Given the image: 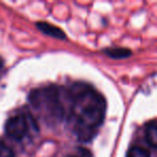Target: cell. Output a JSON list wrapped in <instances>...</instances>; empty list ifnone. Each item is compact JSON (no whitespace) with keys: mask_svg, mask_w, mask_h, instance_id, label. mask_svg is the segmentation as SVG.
<instances>
[{"mask_svg":"<svg viewBox=\"0 0 157 157\" xmlns=\"http://www.w3.org/2000/svg\"><path fill=\"white\" fill-rule=\"evenodd\" d=\"M105 115V98L90 87L80 88L72 98L71 118L78 137L90 139Z\"/></svg>","mask_w":157,"mask_h":157,"instance_id":"cell-1","label":"cell"},{"mask_svg":"<svg viewBox=\"0 0 157 157\" xmlns=\"http://www.w3.org/2000/svg\"><path fill=\"white\" fill-rule=\"evenodd\" d=\"M5 131L8 137L13 140H22L28 132V123L24 115L11 116L7 121L5 126Z\"/></svg>","mask_w":157,"mask_h":157,"instance_id":"cell-2","label":"cell"},{"mask_svg":"<svg viewBox=\"0 0 157 157\" xmlns=\"http://www.w3.org/2000/svg\"><path fill=\"white\" fill-rule=\"evenodd\" d=\"M37 27L43 33H45V35H48V36H51V37L57 38V39H65L66 38L65 33H63L60 28H58L57 26H54V25L48 24V23L39 22V23H37Z\"/></svg>","mask_w":157,"mask_h":157,"instance_id":"cell-3","label":"cell"},{"mask_svg":"<svg viewBox=\"0 0 157 157\" xmlns=\"http://www.w3.org/2000/svg\"><path fill=\"white\" fill-rule=\"evenodd\" d=\"M145 138L151 146L157 148V123H151L146 127Z\"/></svg>","mask_w":157,"mask_h":157,"instance_id":"cell-4","label":"cell"},{"mask_svg":"<svg viewBox=\"0 0 157 157\" xmlns=\"http://www.w3.org/2000/svg\"><path fill=\"white\" fill-rule=\"evenodd\" d=\"M105 53L107 55H109L110 57H113V58H125V57H128L131 54V52L129 50L122 48H107V50H105Z\"/></svg>","mask_w":157,"mask_h":157,"instance_id":"cell-5","label":"cell"},{"mask_svg":"<svg viewBox=\"0 0 157 157\" xmlns=\"http://www.w3.org/2000/svg\"><path fill=\"white\" fill-rule=\"evenodd\" d=\"M126 157H151L150 152L141 146H132L127 152Z\"/></svg>","mask_w":157,"mask_h":157,"instance_id":"cell-6","label":"cell"},{"mask_svg":"<svg viewBox=\"0 0 157 157\" xmlns=\"http://www.w3.org/2000/svg\"><path fill=\"white\" fill-rule=\"evenodd\" d=\"M0 157H15L12 148H10L5 142H0Z\"/></svg>","mask_w":157,"mask_h":157,"instance_id":"cell-7","label":"cell"},{"mask_svg":"<svg viewBox=\"0 0 157 157\" xmlns=\"http://www.w3.org/2000/svg\"><path fill=\"white\" fill-rule=\"evenodd\" d=\"M69 157H93L92 154H90V152H88L87 150H84V148H80V150L78 151V152L75 153V154L71 155V156Z\"/></svg>","mask_w":157,"mask_h":157,"instance_id":"cell-8","label":"cell"}]
</instances>
